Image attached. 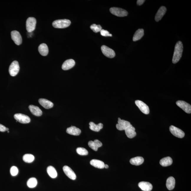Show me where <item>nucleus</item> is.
<instances>
[{
  "instance_id": "obj_39",
  "label": "nucleus",
  "mask_w": 191,
  "mask_h": 191,
  "mask_svg": "<svg viewBox=\"0 0 191 191\" xmlns=\"http://www.w3.org/2000/svg\"><path fill=\"white\" fill-rule=\"evenodd\" d=\"M6 131H9V129L8 128H6Z\"/></svg>"
},
{
  "instance_id": "obj_4",
  "label": "nucleus",
  "mask_w": 191,
  "mask_h": 191,
  "mask_svg": "<svg viewBox=\"0 0 191 191\" xmlns=\"http://www.w3.org/2000/svg\"><path fill=\"white\" fill-rule=\"evenodd\" d=\"M36 19L34 17L28 18L26 21V29L28 32L31 33L35 29L36 24Z\"/></svg>"
},
{
  "instance_id": "obj_8",
  "label": "nucleus",
  "mask_w": 191,
  "mask_h": 191,
  "mask_svg": "<svg viewBox=\"0 0 191 191\" xmlns=\"http://www.w3.org/2000/svg\"><path fill=\"white\" fill-rule=\"evenodd\" d=\"M103 54L104 56L109 58H113L116 56V53L113 49L107 46L103 45L101 47Z\"/></svg>"
},
{
  "instance_id": "obj_18",
  "label": "nucleus",
  "mask_w": 191,
  "mask_h": 191,
  "mask_svg": "<svg viewBox=\"0 0 191 191\" xmlns=\"http://www.w3.org/2000/svg\"><path fill=\"white\" fill-rule=\"evenodd\" d=\"M167 11L166 8L165 6H161L160 9H159L157 13L156 14L155 17V20L157 22H158L162 19L164 14Z\"/></svg>"
},
{
  "instance_id": "obj_36",
  "label": "nucleus",
  "mask_w": 191,
  "mask_h": 191,
  "mask_svg": "<svg viewBox=\"0 0 191 191\" xmlns=\"http://www.w3.org/2000/svg\"><path fill=\"white\" fill-rule=\"evenodd\" d=\"M6 127L0 124V131L4 132L6 131Z\"/></svg>"
},
{
  "instance_id": "obj_11",
  "label": "nucleus",
  "mask_w": 191,
  "mask_h": 191,
  "mask_svg": "<svg viewBox=\"0 0 191 191\" xmlns=\"http://www.w3.org/2000/svg\"><path fill=\"white\" fill-rule=\"evenodd\" d=\"M11 37L16 44L20 45L22 44V38L20 34L17 31H13L11 32Z\"/></svg>"
},
{
  "instance_id": "obj_20",
  "label": "nucleus",
  "mask_w": 191,
  "mask_h": 191,
  "mask_svg": "<svg viewBox=\"0 0 191 191\" xmlns=\"http://www.w3.org/2000/svg\"><path fill=\"white\" fill-rule=\"evenodd\" d=\"M67 133L74 136H79L80 134L81 131L79 128L74 126L68 127L66 130Z\"/></svg>"
},
{
  "instance_id": "obj_31",
  "label": "nucleus",
  "mask_w": 191,
  "mask_h": 191,
  "mask_svg": "<svg viewBox=\"0 0 191 191\" xmlns=\"http://www.w3.org/2000/svg\"><path fill=\"white\" fill-rule=\"evenodd\" d=\"M37 180L35 178H31L28 180L27 185L30 188H33L36 186Z\"/></svg>"
},
{
  "instance_id": "obj_1",
  "label": "nucleus",
  "mask_w": 191,
  "mask_h": 191,
  "mask_svg": "<svg viewBox=\"0 0 191 191\" xmlns=\"http://www.w3.org/2000/svg\"><path fill=\"white\" fill-rule=\"evenodd\" d=\"M183 45L181 41L177 42L175 46L174 51L172 58V62L175 64L177 63L181 58L183 51Z\"/></svg>"
},
{
  "instance_id": "obj_40",
  "label": "nucleus",
  "mask_w": 191,
  "mask_h": 191,
  "mask_svg": "<svg viewBox=\"0 0 191 191\" xmlns=\"http://www.w3.org/2000/svg\"><path fill=\"white\" fill-rule=\"evenodd\" d=\"M8 133H9V131H8Z\"/></svg>"
},
{
  "instance_id": "obj_19",
  "label": "nucleus",
  "mask_w": 191,
  "mask_h": 191,
  "mask_svg": "<svg viewBox=\"0 0 191 191\" xmlns=\"http://www.w3.org/2000/svg\"><path fill=\"white\" fill-rule=\"evenodd\" d=\"M39 102L41 105L47 109L51 108L54 106V104L52 102L45 99H40L39 100Z\"/></svg>"
},
{
  "instance_id": "obj_27",
  "label": "nucleus",
  "mask_w": 191,
  "mask_h": 191,
  "mask_svg": "<svg viewBox=\"0 0 191 191\" xmlns=\"http://www.w3.org/2000/svg\"><path fill=\"white\" fill-rule=\"evenodd\" d=\"M144 35V31L143 29H138L135 32L133 38V40L134 42L137 41L142 38Z\"/></svg>"
},
{
  "instance_id": "obj_22",
  "label": "nucleus",
  "mask_w": 191,
  "mask_h": 191,
  "mask_svg": "<svg viewBox=\"0 0 191 191\" xmlns=\"http://www.w3.org/2000/svg\"><path fill=\"white\" fill-rule=\"evenodd\" d=\"M38 51L42 56L47 55L49 52V49L47 44L45 43L41 44L38 47Z\"/></svg>"
},
{
  "instance_id": "obj_7",
  "label": "nucleus",
  "mask_w": 191,
  "mask_h": 191,
  "mask_svg": "<svg viewBox=\"0 0 191 191\" xmlns=\"http://www.w3.org/2000/svg\"><path fill=\"white\" fill-rule=\"evenodd\" d=\"M14 117L17 121L22 124L29 123L31 121V119L29 116L21 113L14 115Z\"/></svg>"
},
{
  "instance_id": "obj_33",
  "label": "nucleus",
  "mask_w": 191,
  "mask_h": 191,
  "mask_svg": "<svg viewBox=\"0 0 191 191\" xmlns=\"http://www.w3.org/2000/svg\"><path fill=\"white\" fill-rule=\"evenodd\" d=\"M90 28L95 33H98L102 29V27L100 25L93 24L90 26Z\"/></svg>"
},
{
  "instance_id": "obj_21",
  "label": "nucleus",
  "mask_w": 191,
  "mask_h": 191,
  "mask_svg": "<svg viewBox=\"0 0 191 191\" xmlns=\"http://www.w3.org/2000/svg\"><path fill=\"white\" fill-rule=\"evenodd\" d=\"M29 108L32 114L34 116H42V111L38 107L31 105L29 106Z\"/></svg>"
},
{
  "instance_id": "obj_35",
  "label": "nucleus",
  "mask_w": 191,
  "mask_h": 191,
  "mask_svg": "<svg viewBox=\"0 0 191 191\" xmlns=\"http://www.w3.org/2000/svg\"><path fill=\"white\" fill-rule=\"evenodd\" d=\"M100 34L101 35L104 37H111L112 34H110L109 32L106 30L102 29L101 30Z\"/></svg>"
},
{
  "instance_id": "obj_26",
  "label": "nucleus",
  "mask_w": 191,
  "mask_h": 191,
  "mask_svg": "<svg viewBox=\"0 0 191 191\" xmlns=\"http://www.w3.org/2000/svg\"><path fill=\"white\" fill-rule=\"evenodd\" d=\"M175 185V180L172 177H169L166 181V185L169 190H172L174 188Z\"/></svg>"
},
{
  "instance_id": "obj_13",
  "label": "nucleus",
  "mask_w": 191,
  "mask_h": 191,
  "mask_svg": "<svg viewBox=\"0 0 191 191\" xmlns=\"http://www.w3.org/2000/svg\"><path fill=\"white\" fill-rule=\"evenodd\" d=\"M63 171L65 174L70 179L75 180L77 177L75 173L73 170L68 166H65L63 168Z\"/></svg>"
},
{
  "instance_id": "obj_17",
  "label": "nucleus",
  "mask_w": 191,
  "mask_h": 191,
  "mask_svg": "<svg viewBox=\"0 0 191 191\" xmlns=\"http://www.w3.org/2000/svg\"><path fill=\"white\" fill-rule=\"evenodd\" d=\"M139 186L143 191H150L153 189V186L149 182H141L139 184Z\"/></svg>"
},
{
  "instance_id": "obj_30",
  "label": "nucleus",
  "mask_w": 191,
  "mask_h": 191,
  "mask_svg": "<svg viewBox=\"0 0 191 191\" xmlns=\"http://www.w3.org/2000/svg\"><path fill=\"white\" fill-rule=\"evenodd\" d=\"M23 159L25 162L30 163L34 160V157L31 154H26L23 156Z\"/></svg>"
},
{
  "instance_id": "obj_16",
  "label": "nucleus",
  "mask_w": 191,
  "mask_h": 191,
  "mask_svg": "<svg viewBox=\"0 0 191 191\" xmlns=\"http://www.w3.org/2000/svg\"><path fill=\"white\" fill-rule=\"evenodd\" d=\"M88 145L92 149L97 151L99 148L102 146V144L98 140L95 139L93 141H90L88 143Z\"/></svg>"
},
{
  "instance_id": "obj_29",
  "label": "nucleus",
  "mask_w": 191,
  "mask_h": 191,
  "mask_svg": "<svg viewBox=\"0 0 191 191\" xmlns=\"http://www.w3.org/2000/svg\"><path fill=\"white\" fill-rule=\"evenodd\" d=\"M47 171L48 174L51 178H55L57 177V172L56 169L53 166H48L47 168Z\"/></svg>"
},
{
  "instance_id": "obj_12",
  "label": "nucleus",
  "mask_w": 191,
  "mask_h": 191,
  "mask_svg": "<svg viewBox=\"0 0 191 191\" xmlns=\"http://www.w3.org/2000/svg\"><path fill=\"white\" fill-rule=\"evenodd\" d=\"M131 125L130 122L124 120H121V118H118V124L116 125V127L118 130L120 131L125 130Z\"/></svg>"
},
{
  "instance_id": "obj_5",
  "label": "nucleus",
  "mask_w": 191,
  "mask_h": 191,
  "mask_svg": "<svg viewBox=\"0 0 191 191\" xmlns=\"http://www.w3.org/2000/svg\"><path fill=\"white\" fill-rule=\"evenodd\" d=\"M19 70V67L18 62L14 61L11 63L9 68V72L12 77H14L18 73Z\"/></svg>"
},
{
  "instance_id": "obj_23",
  "label": "nucleus",
  "mask_w": 191,
  "mask_h": 191,
  "mask_svg": "<svg viewBox=\"0 0 191 191\" xmlns=\"http://www.w3.org/2000/svg\"><path fill=\"white\" fill-rule=\"evenodd\" d=\"M90 164L94 167L100 169H103L105 164L102 161L96 159H93L91 160L90 161Z\"/></svg>"
},
{
  "instance_id": "obj_32",
  "label": "nucleus",
  "mask_w": 191,
  "mask_h": 191,
  "mask_svg": "<svg viewBox=\"0 0 191 191\" xmlns=\"http://www.w3.org/2000/svg\"><path fill=\"white\" fill-rule=\"evenodd\" d=\"M76 151L78 154L81 155H86L88 154V152L86 149L81 147L78 148Z\"/></svg>"
},
{
  "instance_id": "obj_9",
  "label": "nucleus",
  "mask_w": 191,
  "mask_h": 191,
  "mask_svg": "<svg viewBox=\"0 0 191 191\" xmlns=\"http://www.w3.org/2000/svg\"><path fill=\"white\" fill-rule=\"evenodd\" d=\"M176 104L185 112L188 114L191 113V106L187 103L183 101H178L176 102Z\"/></svg>"
},
{
  "instance_id": "obj_34",
  "label": "nucleus",
  "mask_w": 191,
  "mask_h": 191,
  "mask_svg": "<svg viewBox=\"0 0 191 191\" xmlns=\"http://www.w3.org/2000/svg\"><path fill=\"white\" fill-rule=\"evenodd\" d=\"M19 172V170L18 168L16 166H13L11 168L10 173L12 176H16L18 174Z\"/></svg>"
},
{
  "instance_id": "obj_37",
  "label": "nucleus",
  "mask_w": 191,
  "mask_h": 191,
  "mask_svg": "<svg viewBox=\"0 0 191 191\" xmlns=\"http://www.w3.org/2000/svg\"><path fill=\"white\" fill-rule=\"evenodd\" d=\"M145 1L144 0H138L137 2V4L139 6L142 5L144 3Z\"/></svg>"
},
{
  "instance_id": "obj_24",
  "label": "nucleus",
  "mask_w": 191,
  "mask_h": 191,
  "mask_svg": "<svg viewBox=\"0 0 191 191\" xmlns=\"http://www.w3.org/2000/svg\"><path fill=\"white\" fill-rule=\"evenodd\" d=\"M144 159L143 157H137L130 159V162L132 165L139 166L144 162Z\"/></svg>"
},
{
  "instance_id": "obj_3",
  "label": "nucleus",
  "mask_w": 191,
  "mask_h": 191,
  "mask_svg": "<svg viewBox=\"0 0 191 191\" xmlns=\"http://www.w3.org/2000/svg\"><path fill=\"white\" fill-rule=\"evenodd\" d=\"M110 11L111 13L115 16L118 17H126L128 13L126 10L124 9L112 7L110 9Z\"/></svg>"
},
{
  "instance_id": "obj_38",
  "label": "nucleus",
  "mask_w": 191,
  "mask_h": 191,
  "mask_svg": "<svg viewBox=\"0 0 191 191\" xmlns=\"http://www.w3.org/2000/svg\"><path fill=\"white\" fill-rule=\"evenodd\" d=\"M108 167H109V166L108 165V164H104V168H105V169H108Z\"/></svg>"
},
{
  "instance_id": "obj_6",
  "label": "nucleus",
  "mask_w": 191,
  "mask_h": 191,
  "mask_svg": "<svg viewBox=\"0 0 191 191\" xmlns=\"http://www.w3.org/2000/svg\"><path fill=\"white\" fill-rule=\"evenodd\" d=\"M169 131L173 136L182 139L185 136V132L183 131L174 126L171 125L170 126Z\"/></svg>"
},
{
  "instance_id": "obj_14",
  "label": "nucleus",
  "mask_w": 191,
  "mask_h": 191,
  "mask_svg": "<svg viewBox=\"0 0 191 191\" xmlns=\"http://www.w3.org/2000/svg\"><path fill=\"white\" fill-rule=\"evenodd\" d=\"M75 65V62L73 59H69L65 61L62 65V68L63 70H68L72 68Z\"/></svg>"
},
{
  "instance_id": "obj_10",
  "label": "nucleus",
  "mask_w": 191,
  "mask_h": 191,
  "mask_svg": "<svg viewBox=\"0 0 191 191\" xmlns=\"http://www.w3.org/2000/svg\"><path fill=\"white\" fill-rule=\"evenodd\" d=\"M135 102L136 105L139 107L141 112L146 114H149V108L144 102L140 100H136Z\"/></svg>"
},
{
  "instance_id": "obj_2",
  "label": "nucleus",
  "mask_w": 191,
  "mask_h": 191,
  "mask_svg": "<svg viewBox=\"0 0 191 191\" xmlns=\"http://www.w3.org/2000/svg\"><path fill=\"white\" fill-rule=\"evenodd\" d=\"M71 21L68 19H58L52 23V26L55 28H64L70 25Z\"/></svg>"
},
{
  "instance_id": "obj_28",
  "label": "nucleus",
  "mask_w": 191,
  "mask_h": 191,
  "mask_svg": "<svg viewBox=\"0 0 191 191\" xmlns=\"http://www.w3.org/2000/svg\"><path fill=\"white\" fill-rule=\"evenodd\" d=\"M89 125L90 129L91 130L95 132H99L103 127V124L101 123L96 125L93 122H91L89 123Z\"/></svg>"
},
{
  "instance_id": "obj_15",
  "label": "nucleus",
  "mask_w": 191,
  "mask_h": 191,
  "mask_svg": "<svg viewBox=\"0 0 191 191\" xmlns=\"http://www.w3.org/2000/svg\"><path fill=\"white\" fill-rule=\"evenodd\" d=\"M126 134L127 137L130 139L135 137L136 136V133L135 131V129L132 126V125L127 127L125 130Z\"/></svg>"
},
{
  "instance_id": "obj_25",
  "label": "nucleus",
  "mask_w": 191,
  "mask_h": 191,
  "mask_svg": "<svg viewBox=\"0 0 191 191\" xmlns=\"http://www.w3.org/2000/svg\"><path fill=\"white\" fill-rule=\"evenodd\" d=\"M172 159L170 157H167L162 158L160 160V164L163 167H167L171 165L172 164Z\"/></svg>"
}]
</instances>
